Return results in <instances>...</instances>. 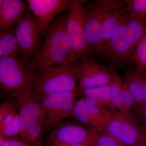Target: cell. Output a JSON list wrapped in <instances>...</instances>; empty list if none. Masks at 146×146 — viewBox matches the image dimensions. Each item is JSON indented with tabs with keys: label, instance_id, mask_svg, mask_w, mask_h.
Wrapping results in <instances>:
<instances>
[{
	"label": "cell",
	"instance_id": "cell-30",
	"mask_svg": "<svg viewBox=\"0 0 146 146\" xmlns=\"http://www.w3.org/2000/svg\"><path fill=\"white\" fill-rule=\"evenodd\" d=\"M17 113L16 112L10 113L5 116L4 119L0 121V133H2L9 125L13 121Z\"/></svg>",
	"mask_w": 146,
	"mask_h": 146
},
{
	"label": "cell",
	"instance_id": "cell-12",
	"mask_svg": "<svg viewBox=\"0 0 146 146\" xmlns=\"http://www.w3.org/2000/svg\"><path fill=\"white\" fill-rule=\"evenodd\" d=\"M94 138L93 133L78 122L61 123L47 139V146H68L83 143Z\"/></svg>",
	"mask_w": 146,
	"mask_h": 146
},
{
	"label": "cell",
	"instance_id": "cell-4",
	"mask_svg": "<svg viewBox=\"0 0 146 146\" xmlns=\"http://www.w3.org/2000/svg\"><path fill=\"white\" fill-rule=\"evenodd\" d=\"M106 119L105 128L122 143L129 146H146V133L131 112L116 109L102 110Z\"/></svg>",
	"mask_w": 146,
	"mask_h": 146
},
{
	"label": "cell",
	"instance_id": "cell-6",
	"mask_svg": "<svg viewBox=\"0 0 146 146\" xmlns=\"http://www.w3.org/2000/svg\"><path fill=\"white\" fill-rule=\"evenodd\" d=\"M21 58L27 66L38 55L42 38L36 17L29 9L14 28Z\"/></svg>",
	"mask_w": 146,
	"mask_h": 146
},
{
	"label": "cell",
	"instance_id": "cell-5",
	"mask_svg": "<svg viewBox=\"0 0 146 146\" xmlns=\"http://www.w3.org/2000/svg\"><path fill=\"white\" fill-rule=\"evenodd\" d=\"M68 14L67 30L73 55V63L79 62L91 53L88 44L86 25V11L79 0H71Z\"/></svg>",
	"mask_w": 146,
	"mask_h": 146
},
{
	"label": "cell",
	"instance_id": "cell-16",
	"mask_svg": "<svg viewBox=\"0 0 146 146\" xmlns=\"http://www.w3.org/2000/svg\"><path fill=\"white\" fill-rule=\"evenodd\" d=\"M129 20V15L124 1H118L110 11L105 20L102 31L101 48L112 39L115 30L119 26Z\"/></svg>",
	"mask_w": 146,
	"mask_h": 146
},
{
	"label": "cell",
	"instance_id": "cell-31",
	"mask_svg": "<svg viewBox=\"0 0 146 146\" xmlns=\"http://www.w3.org/2000/svg\"><path fill=\"white\" fill-rule=\"evenodd\" d=\"M68 146H97L95 138L83 143L74 144Z\"/></svg>",
	"mask_w": 146,
	"mask_h": 146
},
{
	"label": "cell",
	"instance_id": "cell-2",
	"mask_svg": "<svg viewBox=\"0 0 146 146\" xmlns=\"http://www.w3.org/2000/svg\"><path fill=\"white\" fill-rule=\"evenodd\" d=\"M68 14L56 17L42 43L38 55L27 66L28 70L73 62L70 43L67 30Z\"/></svg>",
	"mask_w": 146,
	"mask_h": 146
},
{
	"label": "cell",
	"instance_id": "cell-7",
	"mask_svg": "<svg viewBox=\"0 0 146 146\" xmlns=\"http://www.w3.org/2000/svg\"><path fill=\"white\" fill-rule=\"evenodd\" d=\"M27 65L21 56L0 58V87L4 95L15 98L30 87Z\"/></svg>",
	"mask_w": 146,
	"mask_h": 146
},
{
	"label": "cell",
	"instance_id": "cell-20",
	"mask_svg": "<svg viewBox=\"0 0 146 146\" xmlns=\"http://www.w3.org/2000/svg\"><path fill=\"white\" fill-rule=\"evenodd\" d=\"M123 84V78L116 71H114L108 84L111 102L116 109L125 112L122 98Z\"/></svg>",
	"mask_w": 146,
	"mask_h": 146
},
{
	"label": "cell",
	"instance_id": "cell-32",
	"mask_svg": "<svg viewBox=\"0 0 146 146\" xmlns=\"http://www.w3.org/2000/svg\"><path fill=\"white\" fill-rule=\"evenodd\" d=\"M31 146H42V145H31Z\"/></svg>",
	"mask_w": 146,
	"mask_h": 146
},
{
	"label": "cell",
	"instance_id": "cell-22",
	"mask_svg": "<svg viewBox=\"0 0 146 146\" xmlns=\"http://www.w3.org/2000/svg\"><path fill=\"white\" fill-rule=\"evenodd\" d=\"M124 2L129 20H145L146 0H126Z\"/></svg>",
	"mask_w": 146,
	"mask_h": 146
},
{
	"label": "cell",
	"instance_id": "cell-25",
	"mask_svg": "<svg viewBox=\"0 0 146 146\" xmlns=\"http://www.w3.org/2000/svg\"><path fill=\"white\" fill-rule=\"evenodd\" d=\"M122 98L125 111L131 112L136 107V103L133 94L128 86L124 82L123 86Z\"/></svg>",
	"mask_w": 146,
	"mask_h": 146
},
{
	"label": "cell",
	"instance_id": "cell-3",
	"mask_svg": "<svg viewBox=\"0 0 146 146\" xmlns=\"http://www.w3.org/2000/svg\"><path fill=\"white\" fill-rule=\"evenodd\" d=\"M146 34V21L130 20L117 28L112 39L98 52L108 61L111 70L129 65L132 53Z\"/></svg>",
	"mask_w": 146,
	"mask_h": 146
},
{
	"label": "cell",
	"instance_id": "cell-26",
	"mask_svg": "<svg viewBox=\"0 0 146 146\" xmlns=\"http://www.w3.org/2000/svg\"><path fill=\"white\" fill-rule=\"evenodd\" d=\"M20 132V123L19 115L17 113L11 123L9 125L2 133H0V136L5 138H14L19 136Z\"/></svg>",
	"mask_w": 146,
	"mask_h": 146
},
{
	"label": "cell",
	"instance_id": "cell-13",
	"mask_svg": "<svg viewBox=\"0 0 146 146\" xmlns=\"http://www.w3.org/2000/svg\"><path fill=\"white\" fill-rule=\"evenodd\" d=\"M15 98L19 110L20 132L18 136L22 139L32 124L46 117L40 103L33 98L30 88L21 91Z\"/></svg>",
	"mask_w": 146,
	"mask_h": 146
},
{
	"label": "cell",
	"instance_id": "cell-10",
	"mask_svg": "<svg viewBox=\"0 0 146 146\" xmlns=\"http://www.w3.org/2000/svg\"><path fill=\"white\" fill-rule=\"evenodd\" d=\"M78 70L80 91L108 85L115 71L98 63L90 55L78 62Z\"/></svg>",
	"mask_w": 146,
	"mask_h": 146
},
{
	"label": "cell",
	"instance_id": "cell-17",
	"mask_svg": "<svg viewBox=\"0 0 146 146\" xmlns=\"http://www.w3.org/2000/svg\"><path fill=\"white\" fill-rule=\"evenodd\" d=\"M123 79L133 94L136 105L145 99L146 70L141 71L136 68L128 67L124 73Z\"/></svg>",
	"mask_w": 146,
	"mask_h": 146
},
{
	"label": "cell",
	"instance_id": "cell-21",
	"mask_svg": "<svg viewBox=\"0 0 146 146\" xmlns=\"http://www.w3.org/2000/svg\"><path fill=\"white\" fill-rule=\"evenodd\" d=\"M48 128H50L46 118L36 121L29 127L21 140L31 145H41L39 140Z\"/></svg>",
	"mask_w": 146,
	"mask_h": 146
},
{
	"label": "cell",
	"instance_id": "cell-9",
	"mask_svg": "<svg viewBox=\"0 0 146 146\" xmlns=\"http://www.w3.org/2000/svg\"><path fill=\"white\" fill-rule=\"evenodd\" d=\"M80 98L78 90L50 95L39 102L46 114L50 128L55 127L67 118L73 119L77 101Z\"/></svg>",
	"mask_w": 146,
	"mask_h": 146
},
{
	"label": "cell",
	"instance_id": "cell-27",
	"mask_svg": "<svg viewBox=\"0 0 146 146\" xmlns=\"http://www.w3.org/2000/svg\"><path fill=\"white\" fill-rule=\"evenodd\" d=\"M131 112L137 118L146 133V98L136 105Z\"/></svg>",
	"mask_w": 146,
	"mask_h": 146
},
{
	"label": "cell",
	"instance_id": "cell-24",
	"mask_svg": "<svg viewBox=\"0 0 146 146\" xmlns=\"http://www.w3.org/2000/svg\"><path fill=\"white\" fill-rule=\"evenodd\" d=\"M136 68L139 70H146V34L137 45L133 56Z\"/></svg>",
	"mask_w": 146,
	"mask_h": 146
},
{
	"label": "cell",
	"instance_id": "cell-18",
	"mask_svg": "<svg viewBox=\"0 0 146 146\" xmlns=\"http://www.w3.org/2000/svg\"><path fill=\"white\" fill-rule=\"evenodd\" d=\"M79 91L80 98H83L87 102L97 106L102 110L116 109L111 102L108 85Z\"/></svg>",
	"mask_w": 146,
	"mask_h": 146
},
{
	"label": "cell",
	"instance_id": "cell-29",
	"mask_svg": "<svg viewBox=\"0 0 146 146\" xmlns=\"http://www.w3.org/2000/svg\"><path fill=\"white\" fill-rule=\"evenodd\" d=\"M31 145L16 137L0 138V146H31Z\"/></svg>",
	"mask_w": 146,
	"mask_h": 146
},
{
	"label": "cell",
	"instance_id": "cell-28",
	"mask_svg": "<svg viewBox=\"0 0 146 146\" xmlns=\"http://www.w3.org/2000/svg\"><path fill=\"white\" fill-rule=\"evenodd\" d=\"M18 109L17 101L15 102L9 99L1 104L0 105V121L4 118L10 113L16 112Z\"/></svg>",
	"mask_w": 146,
	"mask_h": 146
},
{
	"label": "cell",
	"instance_id": "cell-23",
	"mask_svg": "<svg viewBox=\"0 0 146 146\" xmlns=\"http://www.w3.org/2000/svg\"><path fill=\"white\" fill-rule=\"evenodd\" d=\"M97 146H122V143L108 131L105 127L96 133H92Z\"/></svg>",
	"mask_w": 146,
	"mask_h": 146
},
{
	"label": "cell",
	"instance_id": "cell-33",
	"mask_svg": "<svg viewBox=\"0 0 146 146\" xmlns=\"http://www.w3.org/2000/svg\"><path fill=\"white\" fill-rule=\"evenodd\" d=\"M126 146V145H123V146Z\"/></svg>",
	"mask_w": 146,
	"mask_h": 146
},
{
	"label": "cell",
	"instance_id": "cell-19",
	"mask_svg": "<svg viewBox=\"0 0 146 146\" xmlns=\"http://www.w3.org/2000/svg\"><path fill=\"white\" fill-rule=\"evenodd\" d=\"M20 55V48L14 28L0 33V58L8 56L21 57Z\"/></svg>",
	"mask_w": 146,
	"mask_h": 146
},
{
	"label": "cell",
	"instance_id": "cell-14",
	"mask_svg": "<svg viewBox=\"0 0 146 146\" xmlns=\"http://www.w3.org/2000/svg\"><path fill=\"white\" fill-rule=\"evenodd\" d=\"M72 119L86 127L92 133L102 130L106 125L105 117L101 110L81 98L76 103Z\"/></svg>",
	"mask_w": 146,
	"mask_h": 146
},
{
	"label": "cell",
	"instance_id": "cell-11",
	"mask_svg": "<svg viewBox=\"0 0 146 146\" xmlns=\"http://www.w3.org/2000/svg\"><path fill=\"white\" fill-rule=\"evenodd\" d=\"M26 1L36 17L43 37L46 36L55 16L69 11L72 6L71 0H27Z\"/></svg>",
	"mask_w": 146,
	"mask_h": 146
},
{
	"label": "cell",
	"instance_id": "cell-8",
	"mask_svg": "<svg viewBox=\"0 0 146 146\" xmlns=\"http://www.w3.org/2000/svg\"><path fill=\"white\" fill-rule=\"evenodd\" d=\"M118 1L97 0L85 7L88 44L91 52H98L102 46V31L105 20Z\"/></svg>",
	"mask_w": 146,
	"mask_h": 146
},
{
	"label": "cell",
	"instance_id": "cell-1",
	"mask_svg": "<svg viewBox=\"0 0 146 146\" xmlns=\"http://www.w3.org/2000/svg\"><path fill=\"white\" fill-rule=\"evenodd\" d=\"M78 62L29 71L33 98L39 102L45 97L78 89Z\"/></svg>",
	"mask_w": 146,
	"mask_h": 146
},
{
	"label": "cell",
	"instance_id": "cell-15",
	"mask_svg": "<svg viewBox=\"0 0 146 146\" xmlns=\"http://www.w3.org/2000/svg\"><path fill=\"white\" fill-rule=\"evenodd\" d=\"M29 9L22 0H0V33L14 28Z\"/></svg>",
	"mask_w": 146,
	"mask_h": 146
}]
</instances>
